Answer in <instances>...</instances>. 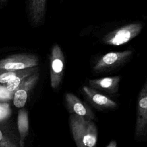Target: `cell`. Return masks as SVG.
<instances>
[{
  "label": "cell",
  "mask_w": 147,
  "mask_h": 147,
  "mask_svg": "<svg viewBox=\"0 0 147 147\" xmlns=\"http://www.w3.org/2000/svg\"><path fill=\"white\" fill-rule=\"evenodd\" d=\"M71 130L77 147H95L97 127L92 119L72 114L69 117Z\"/></svg>",
  "instance_id": "cell-1"
},
{
  "label": "cell",
  "mask_w": 147,
  "mask_h": 147,
  "mask_svg": "<svg viewBox=\"0 0 147 147\" xmlns=\"http://www.w3.org/2000/svg\"><path fill=\"white\" fill-rule=\"evenodd\" d=\"M38 64V59L34 55L15 54L0 60V73L33 68Z\"/></svg>",
  "instance_id": "cell-2"
},
{
  "label": "cell",
  "mask_w": 147,
  "mask_h": 147,
  "mask_svg": "<svg viewBox=\"0 0 147 147\" xmlns=\"http://www.w3.org/2000/svg\"><path fill=\"white\" fill-rule=\"evenodd\" d=\"M142 25L140 23H132L109 33L103 38V42L111 45H121L127 43L139 34Z\"/></svg>",
  "instance_id": "cell-3"
},
{
  "label": "cell",
  "mask_w": 147,
  "mask_h": 147,
  "mask_svg": "<svg viewBox=\"0 0 147 147\" xmlns=\"http://www.w3.org/2000/svg\"><path fill=\"white\" fill-rule=\"evenodd\" d=\"M64 61V56L60 47L59 44H55L49 56L50 81L51 86L53 89H56L61 82Z\"/></svg>",
  "instance_id": "cell-4"
},
{
  "label": "cell",
  "mask_w": 147,
  "mask_h": 147,
  "mask_svg": "<svg viewBox=\"0 0 147 147\" xmlns=\"http://www.w3.org/2000/svg\"><path fill=\"white\" fill-rule=\"evenodd\" d=\"M132 53L131 50L109 52L98 60L93 69L96 72H102L114 69L125 63Z\"/></svg>",
  "instance_id": "cell-5"
},
{
  "label": "cell",
  "mask_w": 147,
  "mask_h": 147,
  "mask_svg": "<svg viewBox=\"0 0 147 147\" xmlns=\"http://www.w3.org/2000/svg\"><path fill=\"white\" fill-rule=\"evenodd\" d=\"M147 126V84L145 83L141 88L138 98L136 135L140 136L144 134Z\"/></svg>",
  "instance_id": "cell-6"
},
{
  "label": "cell",
  "mask_w": 147,
  "mask_h": 147,
  "mask_svg": "<svg viewBox=\"0 0 147 147\" xmlns=\"http://www.w3.org/2000/svg\"><path fill=\"white\" fill-rule=\"evenodd\" d=\"M39 78V73L35 72L24 79L13 93V103L18 108L25 106L28 94L35 86Z\"/></svg>",
  "instance_id": "cell-7"
},
{
  "label": "cell",
  "mask_w": 147,
  "mask_h": 147,
  "mask_svg": "<svg viewBox=\"0 0 147 147\" xmlns=\"http://www.w3.org/2000/svg\"><path fill=\"white\" fill-rule=\"evenodd\" d=\"M47 0H28V13L32 25L38 26L44 22Z\"/></svg>",
  "instance_id": "cell-8"
},
{
  "label": "cell",
  "mask_w": 147,
  "mask_h": 147,
  "mask_svg": "<svg viewBox=\"0 0 147 147\" xmlns=\"http://www.w3.org/2000/svg\"><path fill=\"white\" fill-rule=\"evenodd\" d=\"M65 100L70 112L88 119H92L94 115L90 107L71 93L65 94Z\"/></svg>",
  "instance_id": "cell-9"
},
{
  "label": "cell",
  "mask_w": 147,
  "mask_h": 147,
  "mask_svg": "<svg viewBox=\"0 0 147 147\" xmlns=\"http://www.w3.org/2000/svg\"><path fill=\"white\" fill-rule=\"evenodd\" d=\"M5 121H0V147H20L19 136Z\"/></svg>",
  "instance_id": "cell-10"
},
{
  "label": "cell",
  "mask_w": 147,
  "mask_h": 147,
  "mask_svg": "<svg viewBox=\"0 0 147 147\" xmlns=\"http://www.w3.org/2000/svg\"><path fill=\"white\" fill-rule=\"evenodd\" d=\"M120 80L121 77L119 76L106 77L90 80L89 84L94 89L102 90L109 93H115L118 90Z\"/></svg>",
  "instance_id": "cell-11"
},
{
  "label": "cell",
  "mask_w": 147,
  "mask_h": 147,
  "mask_svg": "<svg viewBox=\"0 0 147 147\" xmlns=\"http://www.w3.org/2000/svg\"><path fill=\"white\" fill-rule=\"evenodd\" d=\"M83 90L88 98L95 105L103 108H114L117 106L116 103L113 100L91 87L84 86Z\"/></svg>",
  "instance_id": "cell-12"
},
{
  "label": "cell",
  "mask_w": 147,
  "mask_h": 147,
  "mask_svg": "<svg viewBox=\"0 0 147 147\" xmlns=\"http://www.w3.org/2000/svg\"><path fill=\"white\" fill-rule=\"evenodd\" d=\"M17 128L19 134L20 147H24L25 140L29 131V117L28 111L24 109H21L17 116Z\"/></svg>",
  "instance_id": "cell-13"
},
{
  "label": "cell",
  "mask_w": 147,
  "mask_h": 147,
  "mask_svg": "<svg viewBox=\"0 0 147 147\" xmlns=\"http://www.w3.org/2000/svg\"><path fill=\"white\" fill-rule=\"evenodd\" d=\"M37 68L33 67L20 70L17 75H16L6 83V89L9 92L13 94L16 89L18 87V86L22 82V81L28 76L31 75L35 72H37Z\"/></svg>",
  "instance_id": "cell-14"
},
{
  "label": "cell",
  "mask_w": 147,
  "mask_h": 147,
  "mask_svg": "<svg viewBox=\"0 0 147 147\" xmlns=\"http://www.w3.org/2000/svg\"><path fill=\"white\" fill-rule=\"evenodd\" d=\"M11 114L10 106L7 103H0V121L6 120Z\"/></svg>",
  "instance_id": "cell-15"
},
{
  "label": "cell",
  "mask_w": 147,
  "mask_h": 147,
  "mask_svg": "<svg viewBox=\"0 0 147 147\" xmlns=\"http://www.w3.org/2000/svg\"><path fill=\"white\" fill-rule=\"evenodd\" d=\"M19 71H6L2 72L0 74V83L5 84L7 83L10 80H11L13 77H14L19 72Z\"/></svg>",
  "instance_id": "cell-16"
},
{
  "label": "cell",
  "mask_w": 147,
  "mask_h": 147,
  "mask_svg": "<svg viewBox=\"0 0 147 147\" xmlns=\"http://www.w3.org/2000/svg\"><path fill=\"white\" fill-rule=\"evenodd\" d=\"M13 96V94L9 92L6 87L0 86V100L10 99Z\"/></svg>",
  "instance_id": "cell-17"
},
{
  "label": "cell",
  "mask_w": 147,
  "mask_h": 147,
  "mask_svg": "<svg viewBox=\"0 0 147 147\" xmlns=\"http://www.w3.org/2000/svg\"><path fill=\"white\" fill-rule=\"evenodd\" d=\"M106 147H117V142L115 141H112L110 142V143L106 146Z\"/></svg>",
  "instance_id": "cell-18"
},
{
  "label": "cell",
  "mask_w": 147,
  "mask_h": 147,
  "mask_svg": "<svg viewBox=\"0 0 147 147\" xmlns=\"http://www.w3.org/2000/svg\"><path fill=\"white\" fill-rule=\"evenodd\" d=\"M6 1L7 0H0V7H2L5 4Z\"/></svg>",
  "instance_id": "cell-19"
}]
</instances>
